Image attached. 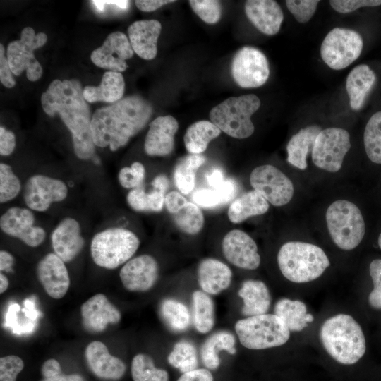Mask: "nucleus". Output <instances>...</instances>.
<instances>
[{
  "instance_id": "obj_11",
  "label": "nucleus",
  "mask_w": 381,
  "mask_h": 381,
  "mask_svg": "<svg viewBox=\"0 0 381 381\" xmlns=\"http://www.w3.org/2000/svg\"><path fill=\"white\" fill-rule=\"evenodd\" d=\"M351 147L350 135L341 128H327L318 135L312 150V160L318 167L338 171Z\"/></svg>"
},
{
  "instance_id": "obj_41",
  "label": "nucleus",
  "mask_w": 381,
  "mask_h": 381,
  "mask_svg": "<svg viewBox=\"0 0 381 381\" xmlns=\"http://www.w3.org/2000/svg\"><path fill=\"white\" fill-rule=\"evenodd\" d=\"M131 375L133 381H169L168 373L156 368L152 358L144 353L137 354L133 358Z\"/></svg>"
},
{
  "instance_id": "obj_31",
  "label": "nucleus",
  "mask_w": 381,
  "mask_h": 381,
  "mask_svg": "<svg viewBox=\"0 0 381 381\" xmlns=\"http://www.w3.org/2000/svg\"><path fill=\"white\" fill-rule=\"evenodd\" d=\"M268 202L255 190L248 191L234 200L228 209L229 219L238 224L248 218L266 213Z\"/></svg>"
},
{
  "instance_id": "obj_36",
  "label": "nucleus",
  "mask_w": 381,
  "mask_h": 381,
  "mask_svg": "<svg viewBox=\"0 0 381 381\" xmlns=\"http://www.w3.org/2000/svg\"><path fill=\"white\" fill-rule=\"evenodd\" d=\"M237 186L233 179H226L219 186L199 188L192 195L193 202L204 208H214L226 204L235 196Z\"/></svg>"
},
{
  "instance_id": "obj_53",
  "label": "nucleus",
  "mask_w": 381,
  "mask_h": 381,
  "mask_svg": "<svg viewBox=\"0 0 381 381\" xmlns=\"http://www.w3.org/2000/svg\"><path fill=\"white\" fill-rule=\"evenodd\" d=\"M176 381H214V379L208 370L199 368L183 373Z\"/></svg>"
},
{
  "instance_id": "obj_30",
  "label": "nucleus",
  "mask_w": 381,
  "mask_h": 381,
  "mask_svg": "<svg viewBox=\"0 0 381 381\" xmlns=\"http://www.w3.org/2000/svg\"><path fill=\"white\" fill-rule=\"evenodd\" d=\"M321 131L319 126L312 125L294 134L286 146L288 162L298 169H306V157L308 153L312 152L316 138Z\"/></svg>"
},
{
  "instance_id": "obj_59",
  "label": "nucleus",
  "mask_w": 381,
  "mask_h": 381,
  "mask_svg": "<svg viewBox=\"0 0 381 381\" xmlns=\"http://www.w3.org/2000/svg\"><path fill=\"white\" fill-rule=\"evenodd\" d=\"M105 5L107 4H111L114 6H116L121 9L126 10L128 8V6L130 4L129 1H103Z\"/></svg>"
},
{
  "instance_id": "obj_57",
  "label": "nucleus",
  "mask_w": 381,
  "mask_h": 381,
  "mask_svg": "<svg viewBox=\"0 0 381 381\" xmlns=\"http://www.w3.org/2000/svg\"><path fill=\"white\" fill-rule=\"evenodd\" d=\"M15 260L13 256L8 251H0V270L2 272H12Z\"/></svg>"
},
{
  "instance_id": "obj_14",
  "label": "nucleus",
  "mask_w": 381,
  "mask_h": 381,
  "mask_svg": "<svg viewBox=\"0 0 381 381\" xmlns=\"http://www.w3.org/2000/svg\"><path fill=\"white\" fill-rule=\"evenodd\" d=\"M68 195L66 184L57 179L42 174L30 176L23 190L26 205L37 212H44L53 202L64 200Z\"/></svg>"
},
{
  "instance_id": "obj_2",
  "label": "nucleus",
  "mask_w": 381,
  "mask_h": 381,
  "mask_svg": "<svg viewBox=\"0 0 381 381\" xmlns=\"http://www.w3.org/2000/svg\"><path fill=\"white\" fill-rule=\"evenodd\" d=\"M152 113V104L138 95L123 97L97 109L91 121L95 146L117 150L146 126Z\"/></svg>"
},
{
  "instance_id": "obj_19",
  "label": "nucleus",
  "mask_w": 381,
  "mask_h": 381,
  "mask_svg": "<svg viewBox=\"0 0 381 381\" xmlns=\"http://www.w3.org/2000/svg\"><path fill=\"white\" fill-rule=\"evenodd\" d=\"M36 274L50 297L60 299L67 293L70 286L68 272L65 262L55 253H48L38 262Z\"/></svg>"
},
{
  "instance_id": "obj_46",
  "label": "nucleus",
  "mask_w": 381,
  "mask_h": 381,
  "mask_svg": "<svg viewBox=\"0 0 381 381\" xmlns=\"http://www.w3.org/2000/svg\"><path fill=\"white\" fill-rule=\"evenodd\" d=\"M145 177V167L139 162H133L131 167H123L118 174L119 183L125 188H138Z\"/></svg>"
},
{
  "instance_id": "obj_49",
  "label": "nucleus",
  "mask_w": 381,
  "mask_h": 381,
  "mask_svg": "<svg viewBox=\"0 0 381 381\" xmlns=\"http://www.w3.org/2000/svg\"><path fill=\"white\" fill-rule=\"evenodd\" d=\"M370 274L373 283V289L370 292L368 301L375 309H381V259L373 260L369 267Z\"/></svg>"
},
{
  "instance_id": "obj_24",
  "label": "nucleus",
  "mask_w": 381,
  "mask_h": 381,
  "mask_svg": "<svg viewBox=\"0 0 381 381\" xmlns=\"http://www.w3.org/2000/svg\"><path fill=\"white\" fill-rule=\"evenodd\" d=\"M246 15L261 32L267 35L277 34L284 19L282 10L272 0H248L245 3Z\"/></svg>"
},
{
  "instance_id": "obj_48",
  "label": "nucleus",
  "mask_w": 381,
  "mask_h": 381,
  "mask_svg": "<svg viewBox=\"0 0 381 381\" xmlns=\"http://www.w3.org/2000/svg\"><path fill=\"white\" fill-rule=\"evenodd\" d=\"M24 368L23 361L18 356L8 355L0 358V381H16Z\"/></svg>"
},
{
  "instance_id": "obj_23",
  "label": "nucleus",
  "mask_w": 381,
  "mask_h": 381,
  "mask_svg": "<svg viewBox=\"0 0 381 381\" xmlns=\"http://www.w3.org/2000/svg\"><path fill=\"white\" fill-rule=\"evenodd\" d=\"M85 356L90 370L99 378L116 380L126 372L123 361L112 356L102 341L90 342L85 349Z\"/></svg>"
},
{
  "instance_id": "obj_25",
  "label": "nucleus",
  "mask_w": 381,
  "mask_h": 381,
  "mask_svg": "<svg viewBox=\"0 0 381 381\" xmlns=\"http://www.w3.org/2000/svg\"><path fill=\"white\" fill-rule=\"evenodd\" d=\"M161 29V23L154 19L133 23L128 28V34L134 52L143 59H153L157 53V43Z\"/></svg>"
},
{
  "instance_id": "obj_45",
  "label": "nucleus",
  "mask_w": 381,
  "mask_h": 381,
  "mask_svg": "<svg viewBox=\"0 0 381 381\" xmlns=\"http://www.w3.org/2000/svg\"><path fill=\"white\" fill-rule=\"evenodd\" d=\"M189 4L193 11L204 22L214 24L219 20L222 16L220 1L214 0H190Z\"/></svg>"
},
{
  "instance_id": "obj_8",
  "label": "nucleus",
  "mask_w": 381,
  "mask_h": 381,
  "mask_svg": "<svg viewBox=\"0 0 381 381\" xmlns=\"http://www.w3.org/2000/svg\"><path fill=\"white\" fill-rule=\"evenodd\" d=\"M326 222L332 241L341 249L355 248L365 235L361 212L350 201L339 200L332 202L327 210Z\"/></svg>"
},
{
  "instance_id": "obj_60",
  "label": "nucleus",
  "mask_w": 381,
  "mask_h": 381,
  "mask_svg": "<svg viewBox=\"0 0 381 381\" xmlns=\"http://www.w3.org/2000/svg\"><path fill=\"white\" fill-rule=\"evenodd\" d=\"M8 278L2 273L0 274V293H4L8 287Z\"/></svg>"
},
{
  "instance_id": "obj_44",
  "label": "nucleus",
  "mask_w": 381,
  "mask_h": 381,
  "mask_svg": "<svg viewBox=\"0 0 381 381\" xmlns=\"http://www.w3.org/2000/svg\"><path fill=\"white\" fill-rule=\"evenodd\" d=\"M21 190L18 177L14 174L11 166L0 164V202L5 203L14 199Z\"/></svg>"
},
{
  "instance_id": "obj_42",
  "label": "nucleus",
  "mask_w": 381,
  "mask_h": 381,
  "mask_svg": "<svg viewBox=\"0 0 381 381\" xmlns=\"http://www.w3.org/2000/svg\"><path fill=\"white\" fill-rule=\"evenodd\" d=\"M167 360L171 365L179 369L183 373L197 369L198 365L196 348L187 340L177 342Z\"/></svg>"
},
{
  "instance_id": "obj_37",
  "label": "nucleus",
  "mask_w": 381,
  "mask_h": 381,
  "mask_svg": "<svg viewBox=\"0 0 381 381\" xmlns=\"http://www.w3.org/2000/svg\"><path fill=\"white\" fill-rule=\"evenodd\" d=\"M165 190L156 188L147 193L142 188L131 190L126 196L128 205L136 212H160L164 205Z\"/></svg>"
},
{
  "instance_id": "obj_58",
  "label": "nucleus",
  "mask_w": 381,
  "mask_h": 381,
  "mask_svg": "<svg viewBox=\"0 0 381 381\" xmlns=\"http://www.w3.org/2000/svg\"><path fill=\"white\" fill-rule=\"evenodd\" d=\"M42 381H84L79 374H64L62 372L52 377L43 378Z\"/></svg>"
},
{
  "instance_id": "obj_5",
  "label": "nucleus",
  "mask_w": 381,
  "mask_h": 381,
  "mask_svg": "<svg viewBox=\"0 0 381 381\" xmlns=\"http://www.w3.org/2000/svg\"><path fill=\"white\" fill-rule=\"evenodd\" d=\"M260 104V99L253 94L229 97L212 109L210 119L231 137L247 138L254 132L251 116Z\"/></svg>"
},
{
  "instance_id": "obj_22",
  "label": "nucleus",
  "mask_w": 381,
  "mask_h": 381,
  "mask_svg": "<svg viewBox=\"0 0 381 381\" xmlns=\"http://www.w3.org/2000/svg\"><path fill=\"white\" fill-rule=\"evenodd\" d=\"M51 239L54 253L64 262L74 260L85 244L80 224L71 217L64 218L59 223L52 231Z\"/></svg>"
},
{
  "instance_id": "obj_33",
  "label": "nucleus",
  "mask_w": 381,
  "mask_h": 381,
  "mask_svg": "<svg viewBox=\"0 0 381 381\" xmlns=\"http://www.w3.org/2000/svg\"><path fill=\"white\" fill-rule=\"evenodd\" d=\"M234 335L228 332H219L211 335L200 349L201 359L204 365L210 370L217 369L220 364L219 352L224 350L234 354L236 351Z\"/></svg>"
},
{
  "instance_id": "obj_16",
  "label": "nucleus",
  "mask_w": 381,
  "mask_h": 381,
  "mask_svg": "<svg viewBox=\"0 0 381 381\" xmlns=\"http://www.w3.org/2000/svg\"><path fill=\"white\" fill-rule=\"evenodd\" d=\"M133 54L127 36L116 31L107 37L102 46L93 50L91 60L99 68L121 73L128 68L126 61L131 59Z\"/></svg>"
},
{
  "instance_id": "obj_39",
  "label": "nucleus",
  "mask_w": 381,
  "mask_h": 381,
  "mask_svg": "<svg viewBox=\"0 0 381 381\" xmlns=\"http://www.w3.org/2000/svg\"><path fill=\"white\" fill-rule=\"evenodd\" d=\"M193 311L196 329L203 334L210 332L214 323V307L212 300L205 292H193Z\"/></svg>"
},
{
  "instance_id": "obj_12",
  "label": "nucleus",
  "mask_w": 381,
  "mask_h": 381,
  "mask_svg": "<svg viewBox=\"0 0 381 381\" xmlns=\"http://www.w3.org/2000/svg\"><path fill=\"white\" fill-rule=\"evenodd\" d=\"M231 73L240 87H258L264 85L269 78V63L265 55L258 49L243 47L233 58Z\"/></svg>"
},
{
  "instance_id": "obj_51",
  "label": "nucleus",
  "mask_w": 381,
  "mask_h": 381,
  "mask_svg": "<svg viewBox=\"0 0 381 381\" xmlns=\"http://www.w3.org/2000/svg\"><path fill=\"white\" fill-rule=\"evenodd\" d=\"M0 80L5 87L8 88H11L16 85L2 44H0Z\"/></svg>"
},
{
  "instance_id": "obj_7",
  "label": "nucleus",
  "mask_w": 381,
  "mask_h": 381,
  "mask_svg": "<svg viewBox=\"0 0 381 381\" xmlns=\"http://www.w3.org/2000/svg\"><path fill=\"white\" fill-rule=\"evenodd\" d=\"M235 330L241 344L250 349H265L284 344L290 331L274 314H263L238 320Z\"/></svg>"
},
{
  "instance_id": "obj_9",
  "label": "nucleus",
  "mask_w": 381,
  "mask_h": 381,
  "mask_svg": "<svg viewBox=\"0 0 381 381\" xmlns=\"http://www.w3.org/2000/svg\"><path fill=\"white\" fill-rule=\"evenodd\" d=\"M47 41L44 32L37 35L31 27H25L18 40L11 42L7 47L6 57L13 74L20 75L26 71L27 78L37 81L42 75V68L35 57V49L42 47Z\"/></svg>"
},
{
  "instance_id": "obj_13",
  "label": "nucleus",
  "mask_w": 381,
  "mask_h": 381,
  "mask_svg": "<svg viewBox=\"0 0 381 381\" xmlns=\"http://www.w3.org/2000/svg\"><path fill=\"white\" fill-rule=\"evenodd\" d=\"M250 183L255 191L274 206L289 203L294 195L291 181L272 165L255 168L250 174Z\"/></svg>"
},
{
  "instance_id": "obj_40",
  "label": "nucleus",
  "mask_w": 381,
  "mask_h": 381,
  "mask_svg": "<svg viewBox=\"0 0 381 381\" xmlns=\"http://www.w3.org/2000/svg\"><path fill=\"white\" fill-rule=\"evenodd\" d=\"M160 315L167 326L175 332L186 330L190 322L187 307L175 299H165L160 305Z\"/></svg>"
},
{
  "instance_id": "obj_26",
  "label": "nucleus",
  "mask_w": 381,
  "mask_h": 381,
  "mask_svg": "<svg viewBox=\"0 0 381 381\" xmlns=\"http://www.w3.org/2000/svg\"><path fill=\"white\" fill-rule=\"evenodd\" d=\"M232 272L222 262L207 258L203 260L198 267V280L204 292L217 294L227 289L231 281Z\"/></svg>"
},
{
  "instance_id": "obj_32",
  "label": "nucleus",
  "mask_w": 381,
  "mask_h": 381,
  "mask_svg": "<svg viewBox=\"0 0 381 381\" xmlns=\"http://www.w3.org/2000/svg\"><path fill=\"white\" fill-rule=\"evenodd\" d=\"M274 315H277L286 325L289 331L299 332L312 322L314 317L306 313L304 303L298 300L281 298L274 306Z\"/></svg>"
},
{
  "instance_id": "obj_18",
  "label": "nucleus",
  "mask_w": 381,
  "mask_h": 381,
  "mask_svg": "<svg viewBox=\"0 0 381 381\" xmlns=\"http://www.w3.org/2000/svg\"><path fill=\"white\" fill-rule=\"evenodd\" d=\"M159 275L157 260L144 254L129 260L122 267L119 277L122 284L128 291H145L156 283Z\"/></svg>"
},
{
  "instance_id": "obj_50",
  "label": "nucleus",
  "mask_w": 381,
  "mask_h": 381,
  "mask_svg": "<svg viewBox=\"0 0 381 381\" xmlns=\"http://www.w3.org/2000/svg\"><path fill=\"white\" fill-rule=\"evenodd\" d=\"M332 8L340 13H347L362 7L378 6L381 0H332L329 1Z\"/></svg>"
},
{
  "instance_id": "obj_1",
  "label": "nucleus",
  "mask_w": 381,
  "mask_h": 381,
  "mask_svg": "<svg viewBox=\"0 0 381 381\" xmlns=\"http://www.w3.org/2000/svg\"><path fill=\"white\" fill-rule=\"evenodd\" d=\"M83 92L77 80H54L42 94L41 104L49 116L59 114L71 133L75 155L86 160L94 156L95 145L91 133L92 116Z\"/></svg>"
},
{
  "instance_id": "obj_55",
  "label": "nucleus",
  "mask_w": 381,
  "mask_h": 381,
  "mask_svg": "<svg viewBox=\"0 0 381 381\" xmlns=\"http://www.w3.org/2000/svg\"><path fill=\"white\" fill-rule=\"evenodd\" d=\"M61 372L60 363L54 358L44 361L41 368V374L43 378L54 376Z\"/></svg>"
},
{
  "instance_id": "obj_61",
  "label": "nucleus",
  "mask_w": 381,
  "mask_h": 381,
  "mask_svg": "<svg viewBox=\"0 0 381 381\" xmlns=\"http://www.w3.org/2000/svg\"><path fill=\"white\" fill-rule=\"evenodd\" d=\"M92 4L96 6L98 11H102L104 9L105 4L103 1H92Z\"/></svg>"
},
{
  "instance_id": "obj_17",
  "label": "nucleus",
  "mask_w": 381,
  "mask_h": 381,
  "mask_svg": "<svg viewBox=\"0 0 381 381\" xmlns=\"http://www.w3.org/2000/svg\"><path fill=\"white\" fill-rule=\"evenodd\" d=\"M222 251L226 260L238 267L252 270L260 264L255 241L241 230L233 229L225 235Z\"/></svg>"
},
{
  "instance_id": "obj_20",
  "label": "nucleus",
  "mask_w": 381,
  "mask_h": 381,
  "mask_svg": "<svg viewBox=\"0 0 381 381\" xmlns=\"http://www.w3.org/2000/svg\"><path fill=\"white\" fill-rule=\"evenodd\" d=\"M80 313L83 327L91 333L103 332L109 324H116L121 318L119 310L100 293L83 303Z\"/></svg>"
},
{
  "instance_id": "obj_56",
  "label": "nucleus",
  "mask_w": 381,
  "mask_h": 381,
  "mask_svg": "<svg viewBox=\"0 0 381 381\" xmlns=\"http://www.w3.org/2000/svg\"><path fill=\"white\" fill-rule=\"evenodd\" d=\"M208 185L212 188H217L222 185L225 181L224 175L219 169H214L206 176Z\"/></svg>"
},
{
  "instance_id": "obj_29",
  "label": "nucleus",
  "mask_w": 381,
  "mask_h": 381,
  "mask_svg": "<svg viewBox=\"0 0 381 381\" xmlns=\"http://www.w3.org/2000/svg\"><path fill=\"white\" fill-rule=\"evenodd\" d=\"M125 82L121 73L106 71L98 86H86L83 88V97L90 103L104 102L114 103L123 98Z\"/></svg>"
},
{
  "instance_id": "obj_35",
  "label": "nucleus",
  "mask_w": 381,
  "mask_h": 381,
  "mask_svg": "<svg viewBox=\"0 0 381 381\" xmlns=\"http://www.w3.org/2000/svg\"><path fill=\"white\" fill-rule=\"evenodd\" d=\"M206 157L202 155L190 154L181 157L174 169V182L179 191L189 194L195 186L198 169L205 162Z\"/></svg>"
},
{
  "instance_id": "obj_62",
  "label": "nucleus",
  "mask_w": 381,
  "mask_h": 381,
  "mask_svg": "<svg viewBox=\"0 0 381 381\" xmlns=\"http://www.w3.org/2000/svg\"><path fill=\"white\" fill-rule=\"evenodd\" d=\"M378 246L380 247V248L381 249V233L378 237Z\"/></svg>"
},
{
  "instance_id": "obj_52",
  "label": "nucleus",
  "mask_w": 381,
  "mask_h": 381,
  "mask_svg": "<svg viewBox=\"0 0 381 381\" xmlns=\"http://www.w3.org/2000/svg\"><path fill=\"white\" fill-rule=\"evenodd\" d=\"M16 146V137L13 132L6 130L4 127H0V155L2 156L10 155Z\"/></svg>"
},
{
  "instance_id": "obj_47",
  "label": "nucleus",
  "mask_w": 381,
  "mask_h": 381,
  "mask_svg": "<svg viewBox=\"0 0 381 381\" xmlns=\"http://www.w3.org/2000/svg\"><path fill=\"white\" fill-rule=\"evenodd\" d=\"M288 10L295 19L301 23L310 20L316 11L320 1L315 0H287L285 1Z\"/></svg>"
},
{
  "instance_id": "obj_54",
  "label": "nucleus",
  "mask_w": 381,
  "mask_h": 381,
  "mask_svg": "<svg viewBox=\"0 0 381 381\" xmlns=\"http://www.w3.org/2000/svg\"><path fill=\"white\" fill-rule=\"evenodd\" d=\"M174 2V1L167 0H137L135 1L137 8L145 12H151L157 10L163 5L169 3Z\"/></svg>"
},
{
  "instance_id": "obj_6",
  "label": "nucleus",
  "mask_w": 381,
  "mask_h": 381,
  "mask_svg": "<svg viewBox=\"0 0 381 381\" xmlns=\"http://www.w3.org/2000/svg\"><path fill=\"white\" fill-rule=\"evenodd\" d=\"M140 246V240L131 231L114 227L96 234L92 239L90 253L94 262L112 270L128 262Z\"/></svg>"
},
{
  "instance_id": "obj_21",
  "label": "nucleus",
  "mask_w": 381,
  "mask_h": 381,
  "mask_svg": "<svg viewBox=\"0 0 381 381\" xmlns=\"http://www.w3.org/2000/svg\"><path fill=\"white\" fill-rule=\"evenodd\" d=\"M179 129L177 120L170 115L161 116L149 125L144 149L150 156L169 155L174 149V136Z\"/></svg>"
},
{
  "instance_id": "obj_38",
  "label": "nucleus",
  "mask_w": 381,
  "mask_h": 381,
  "mask_svg": "<svg viewBox=\"0 0 381 381\" xmlns=\"http://www.w3.org/2000/svg\"><path fill=\"white\" fill-rule=\"evenodd\" d=\"M171 215L176 227L187 234H197L203 228L204 215L195 203L187 201Z\"/></svg>"
},
{
  "instance_id": "obj_4",
  "label": "nucleus",
  "mask_w": 381,
  "mask_h": 381,
  "mask_svg": "<svg viewBox=\"0 0 381 381\" xmlns=\"http://www.w3.org/2000/svg\"><path fill=\"white\" fill-rule=\"evenodd\" d=\"M277 262L284 277L295 283L318 278L330 265L321 248L300 241L284 243L279 250Z\"/></svg>"
},
{
  "instance_id": "obj_10",
  "label": "nucleus",
  "mask_w": 381,
  "mask_h": 381,
  "mask_svg": "<svg viewBox=\"0 0 381 381\" xmlns=\"http://www.w3.org/2000/svg\"><path fill=\"white\" fill-rule=\"evenodd\" d=\"M363 46V39L356 31L334 28L323 40L320 47V56L330 68L341 70L359 57Z\"/></svg>"
},
{
  "instance_id": "obj_27",
  "label": "nucleus",
  "mask_w": 381,
  "mask_h": 381,
  "mask_svg": "<svg viewBox=\"0 0 381 381\" xmlns=\"http://www.w3.org/2000/svg\"><path fill=\"white\" fill-rule=\"evenodd\" d=\"M375 80L374 71L365 64L358 65L351 71L346 78V89L352 109L358 110L363 107Z\"/></svg>"
},
{
  "instance_id": "obj_43",
  "label": "nucleus",
  "mask_w": 381,
  "mask_h": 381,
  "mask_svg": "<svg viewBox=\"0 0 381 381\" xmlns=\"http://www.w3.org/2000/svg\"><path fill=\"white\" fill-rule=\"evenodd\" d=\"M363 141L370 160L381 164V111L375 113L368 120L364 131Z\"/></svg>"
},
{
  "instance_id": "obj_34",
  "label": "nucleus",
  "mask_w": 381,
  "mask_h": 381,
  "mask_svg": "<svg viewBox=\"0 0 381 381\" xmlns=\"http://www.w3.org/2000/svg\"><path fill=\"white\" fill-rule=\"evenodd\" d=\"M221 130L212 122L198 121L186 130L183 141L190 154L200 155L207 148L210 142L221 134Z\"/></svg>"
},
{
  "instance_id": "obj_28",
  "label": "nucleus",
  "mask_w": 381,
  "mask_h": 381,
  "mask_svg": "<svg viewBox=\"0 0 381 381\" xmlns=\"http://www.w3.org/2000/svg\"><path fill=\"white\" fill-rule=\"evenodd\" d=\"M238 296L243 301L241 310L246 316L266 314L271 304V296L266 284L260 280L245 281L238 291Z\"/></svg>"
},
{
  "instance_id": "obj_3",
  "label": "nucleus",
  "mask_w": 381,
  "mask_h": 381,
  "mask_svg": "<svg viewBox=\"0 0 381 381\" xmlns=\"http://www.w3.org/2000/svg\"><path fill=\"white\" fill-rule=\"evenodd\" d=\"M320 337L328 354L341 364H354L365 354L363 330L349 315L338 314L326 320L320 327Z\"/></svg>"
},
{
  "instance_id": "obj_15",
  "label": "nucleus",
  "mask_w": 381,
  "mask_h": 381,
  "mask_svg": "<svg viewBox=\"0 0 381 381\" xmlns=\"http://www.w3.org/2000/svg\"><path fill=\"white\" fill-rule=\"evenodd\" d=\"M35 215L31 210L13 207L4 213L0 218V227L6 234L17 238L30 247H37L46 238L44 229L34 226Z\"/></svg>"
}]
</instances>
